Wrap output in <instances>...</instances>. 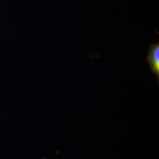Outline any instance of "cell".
Masks as SVG:
<instances>
[{
	"label": "cell",
	"instance_id": "6da1fadb",
	"mask_svg": "<svg viewBox=\"0 0 159 159\" xmlns=\"http://www.w3.org/2000/svg\"><path fill=\"white\" fill-rule=\"evenodd\" d=\"M147 61L150 70L159 80V43H152L148 49Z\"/></svg>",
	"mask_w": 159,
	"mask_h": 159
}]
</instances>
